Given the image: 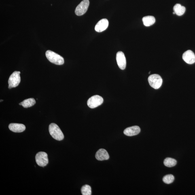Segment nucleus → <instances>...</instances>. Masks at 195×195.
<instances>
[{
	"instance_id": "423d86ee",
	"label": "nucleus",
	"mask_w": 195,
	"mask_h": 195,
	"mask_svg": "<svg viewBox=\"0 0 195 195\" xmlns=\"http://www.w3.org/2000/svg\"><path fill=\"white\" fill-rule=\"evenodd\" d=\"M20 72L15 71L11 75L8 81L9 86L12 88L18 86L21 81Z\"/></svg>"
},
{
	"instance_id": "4468645a",
	"label": "nucleus",
	"mask_w": 195,
	"mask_h": 195,
	"mask_svg": "<svg viewBox=\"0 0 195 195\" xmlns=\"http://www.w3.org/2000/svg\"><path fill=\"white\" fill-rule=\"evenodd\" d=\"M144 25L146 26H149L153 25L156 22V19L154 16H147L144 17L143 18Z\"/></svg>"
},
{
	"instance_id": "9b49d317",
	"label": "nucleus",
	"mask_w": 195,
	"mask_h": 195,
	"mask_svg": "<svg viewBox=\"0 0 195 195\" xmlns=\"http://www.w3.org/2000/svg\"><path fill=\"white\" fill-rule=\"evenodd\" d=\"M140 131V128L139 126H134L126 128L124 130V133L127 136H132L137 135Z\"/></svg>"
},
{
	"instance_id": "6ab92c4d",
	"label": "nucleus",
	"mask_w": 195,
	"mask_h": 195,
	"mask_svg": "<svg viewBox=\"0 0 195 195\" xmlns=\"http://www.w3.org/2000/svg\"><path fill=\"white\" fill-rule=\"evenodd\" d=\"M174 179H175V178H174V176L171 174H169V175L164 176L163 179V181L166 184H170V183L173 182Z\"/></svg>"
},
{
	"instance_id": "f8f14e48",
	"label": "nucleus",
	"mask_w": 195,
	"mask_h": 195,
	"mask_svg": "<svg viewBox=\"0 0 195 195\" xmlns=\"http://www.w3.org/2000/svg\"><path fill=\"white\" fill-rule=\"evenodd\" d=\"M9 129L11 131L16 133H21L25 130V126L23 124L11 123L9 125Z\"/></svg>"
},
{
	"instance_id": "1a4fd4ad",
	"label": "nucleus",
	"mask_w": 195,
	"mask_h": 195,
	"mask_svg": "<svg viewBox=\"0 0 195 195\" xmlns=\"http://www.w3.org/2000/svg\"><path fill=\"white\" fill-rule=\"evenodd\" d=\"M183 59L186 63L192 64L195 62V55L194 53L190 50L185 52L183 55Z\"/></svg>"
},
{
	"instance_id": "6e6552de",
	"label": "nucleus",
	"mask_w": 195,
	"mask_h": 195,
	"mask_svg": "<svg viewBox=\"0 0 195 195\" xmlns=\"http://www.w3.org/2000/svg\"><path fill=\"white\" fill-rule=\"evenodd\" d=\"M116 59L119 67L122 70L126 69V59L124 53L119 52L116 54Z\"/></svg>"
},
{
	"instance_id": "f257e3e1",
	"label": "nucleus",
	"mask_w": 195,
	"mask_h": 195,
	"mask_svg": "<svg viewBox=\"0 0 195 195\" xmlns=\"http://www.w3.org/2000/svg\"><path fill=\"white\" fill-rule=\"evenodd\" d=\"M49 132L52 137L58 141H61L64 138V136L61 129L57 125L51 124L49 126Z\"/></svg>"
},
{
	"instance_id": "7ed1b4c3",
	"label": "nucleus",
	"mask_w": 195,
	"mask_h": 195,
	"mask_svg": "<svg viewBox=\"0 0 195 195\" xmlns=\"http://www.w3.org/2000/svg\"><path fill=\"white\" fill-rule=\"evenodd\" d=\"M148 80L150 86L156 89L160 88L162 86V79L159 75L153 74L150 76Z\"/></svg>"
},
{
	"instance_id": "f3484780",
	"label": "nucleus",
	"mask_w": 195,
	"mask_h": 195,
	"mask_svg": "<svg viewBox=\"0 0 195 195\" xmlns=\"http://www.w3.org/2000/svg\"><path fill=\"white\" fill-rule=\"evenodd\" d=\"M164 165L168 167H172L175 166L177 164V161L175 159L167 158L165 159L164 161Z\"/></svg>"
},
{
	"instance_id": "2eb2a0df",
	"label": "nucleus",
	"mask_w": 195,
	"mask_h": 195,
	"mask_svg": "<svg viewBox=\"0 0 195 195\" xmlns=\"http://www.w3.org/2000/svg\"><path fill=\"white\" fill-rule=\"evenodd\" d=\"M174 12L175 14L179 16H181L184 14L186 8L185 7L181 5L180 4H177L173 7Z\"/></svg>"
},
{
	"instance_id": "0eeeda50",
	"label": "nucleus",
	"mask_w": 195,
	"mask_h": 195,
	"mask_svg": "<svg viewBox=\"0 0 195 195\" xmlns=\"http://www.w3.org/2000/svg\"><path fill=\"white\" fill-rule=\"evenodd\" d=\"M89 5V0H84L79 4L75 9V14L77 16L82 15L86 12Z\"/></svg>"
},
{
	"instance_id": "412c9836",
	"label": "nucleus",
	"mask_w": 195,
	"mask_h": 195,
	"mask_svg": "<svg viewBox=\"0 0 195 195\" xmlns=\"http://www.w3.org/2000/svg\"><path fill=\"white\" fill-rule=\"evenodd\" d=\"M3 100H1V102L3 101Z\"/></svg>"
},
{
	"instance_id": "ddd939ff",
	"label": "nucleus",
	"mask_w": 195,
	"mask_h": 195,
	"mask_svg": "<svg viewBox=\"0 0 195 195\" xmlns=\"http://www.w3.org/2000/svg\"><path fill=\"white\" fill-rule=\"evenodd\" d=\"M96 160H107L109 158V156L108 153L106 150L101 149L99 150L96 153Z\"/></svg>"
},
{
	"instance_id": "20e7f679",
	"label": "nucleus",
	"mask_w": 195,
	"mask_h": 195,
	"mask_svg": "<svg viewBox=\"0 0 195 195\" xmlns=\"http://www.w3.org/2000/svg\"><path fill=\"white\" fill-rule=\"evenodd\" d=\"M36 163L39 166L44 167L48 163V155L44 152H39L35 156Z\"/></svg>"
},
{
	"instance_id": "aec40b11",
	"label": "nucleus",
	"mask_w": 195,
	"mask_h": 195,
	"mask_svg": "<svg viewBox=\"0 0 195 195\" xmlns=\"http://www.w3.org/2000/svg\"><path fill=\"white\" fill-rule=\"evenodd\" d=\"M8 88L9 89H11V88H12V87H11V86H8Z\"/></svg>"
},
{
	"instance_id": "9d476101",
	"label": "nucleus",
	"mask_w": 195,
	"mask_h": 195,
	"mask_svg": "<svg viewBox=\"0 0 195 195\" xmlns=\"http://www.w3.org/2000/svg\"><path fill=\"white\" fill-rule=\"evenodd\" d=\"M109 22L107 19L103 18L100 20L96 25L95 29L96 32H101L105 31L108 27Z\"/></svg>"
},
{
	"instance_id": "39448f33",
	"label": "nucleus",
	"mask_w": 195,
	"mask_h": 195,
	"mask_svg": "<svg viewBox=\"0 0 195 195\" xmlns=\"http://www.w3.org/2000/svg\"><path fill=\"white\" fill-rule=\"evenodd\" d=\"M103 102V98L98 95L92 96L88 100L87 105L90 108L94 109L102 105Z\"/></svg>"
},
{
	"instance_id": "f03ea898",
	"label": "nucleus",
	"mask_w": 195,
	"mask_h": 195,
	"mask_svg": "<svg viewBox=\"0 0 195 195\" xmlns=\"http://www.w3.org/2000/svg\"><path fill=\"white\" fill-rule=\"evenodd\" d=\"M46 56L49 61L56 65H61L64 63V59L60 55L50 50H47Z\"/></svg>"
},
{
	"instance_id": "a211bd4d",
	"label": "nucleus",
	"mask_w": 195,
	"mask_h": 195,
	"mask_svg": "<svg viewBox=\"0 0 195 195\" xmlns=\"http://www.w3.org/2000/svg\"><path fill=\"white\" fill-rule=\"evenodd\" d=\"M81 192L83 195H91L92 194L91 187L89 185H85L81 188Z\"/></svg>"
},
{
	"instance_id": "dca6fc26",
	"label": "nucleus",
	"mask_w": 195,
	"mask_h": 195,
	"mask_svg": "<svg viewBox=\"0 0 195 195\" xmlns=\"http://www.w3.org/2000/svg\"><path fill=\"white\" fill-rule=\"evenodd\" d=\"M35 103L36 102L35 99L33 98H30L24 100V101L19 104V105H22L25 108H27L33 106Z\"/></svg>"
}]
</instances>
